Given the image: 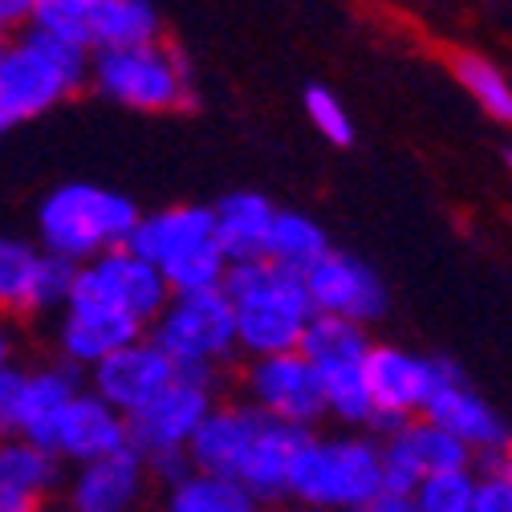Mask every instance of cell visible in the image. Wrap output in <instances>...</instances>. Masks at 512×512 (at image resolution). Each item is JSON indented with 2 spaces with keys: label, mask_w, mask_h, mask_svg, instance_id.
Segmentation results:
<instances>
[{
  "label": "cell",
  "mask_w": 512,
  "mask_h": 512,
  "mask_svg": "<svg viewBox=\"0 0 512 512\" xmlns=\"http://www.w3.org/2000/svg\"><path fill=\"white\" fill-rule=\"evenodd\" d=\"M37 265H41V248L17 236H0V313L33 317Z\"/></svg>",
  "instance_id": "obj_27"
},
{
  "label": "cell",
  "mask_w": 512,
  "mask_h": 512,
  "mask_svg": "<svg viewBox=\"0 0 512 512\" xmlns=\"http://www.w3.org/2000/svg\"><path fill=\"white\" fill-rule=\"evenodd\" d=\"M240 395L261 415L301 427V431H313L330 415L322 378H317L313 362L301 350L273 354V358H248V366L240 374Z\"/></svg>",
  "instance_id": "obj_10"
},
{
  "label": "cell",
  "mask_w": 512,
  "mask_h": 512,
  "mask_svg": "<svg viewBox=\"0 0 512 512\" xmlns=\"http://www.w3.org/2000/svg\"><path fill=\"white\" fill-rule=\"evenodd\" d=\"M212 212H216V240L228 256V265L265 261L273 220H277V208L265 196H256V191H232Z\"/></svg>",
  "instance_id": "obj_23"
},
{
  "label": "cell",
  "mask_w": 512,
  "mask_h": 512,
  "mask_svg": "<svg viewBox=\"0 0 512 512\" xmlns=\"http://www.w3.org/2000/svg\"><path fill=\"white\" fill-rule=\"evenodd\" d=\"M411 443H415V452H419V464L423 472H472L476 456H472V447L460 443L452 431H443L427 419H411Z\"/></svg>",
  "instance_id": "obj_29"
},
{
  "label": "cell",
  "mask_w": 512,
  "mask_h": 512,
  "mask_svg": "<svg viewBox=\"0 0 512 512\" xmlns=\"http://www.w3.org/2000/svg\"><path fill=\"white\" fill-rule=\"evenodd\" d=\"M5 45H9V37H0V57H5Z\"/></svg>",
  "instance_id": "obj_41"
},
{
  "label": "cell",
  "mask_w": 512,
  "mask_h": 512,
  "mask_svg": "<svg viewBox=\"0 0 512 512\" xmlns=\"http://www.w3.org/2000/svg\"><path fill=\"white\" fill-rule=\"evenodd\" d=\"M5 126H9V118H5V110H0V135H5Z\"/></svg>",
  "instance_id": "obj_39"
},
{
  "label": "cell",
  "mask_w": 512,
  "mask_h": 512,
  "mask_svg": "<svg viewBox=\"0 0 512 512\" xmlns=\"http://www.w3.org/2000/svg\"><path fill=\"white\" fill-rule=\"evenodd\" d=\"M25 366H9L0 370V439H13L21 435V395H25Z\"/></svg>",
  "instance_id": "obj_33"
},
{
  "label": "cell",
  "mask_w": 512,
  "mask_h": 512,
  "mask_svg": "<svg viewBox=\"0 0 512 512\" xmlns=\"http://www.w3.org/2000/svg\"><path fill=\"white\" fill-rule=\"evenodd\" d=\"M13 366V338L9 330H0V370H9Z\"/></svg>",
  "instance_id": "obj_37"
},
{
  "label": "cell",
  "mask_w": 512,
  "mask_h": 512,
  "mask_svg": "<svg viewBox=\"0 0 512 512\" xmlns=\"http://www.w3.org/2000/svg\"><path fill=\"white\" fill-rule=\"evenodd\" d=\"M139 338H147V326L139 317H131L118 305H106V301H70L66 313H61V326H57L61 362H70L86 374L98 362H106L110 354L135 346Z\"/></svg>",
  "instance_id": "obj_14"
},
{
  "label": "cell",
  "mask_w": 512,
  "mask_h": 512,
  "mask_svg": "<svg viewBox=\"0 0 512 512\" xmlns=\"http://www.w3.org/2000/svg\"><path fill=\"white\" fill-rule=\"evenodd\" d=\"M171 382H175V362L151 338H139L135 346H126V350L110 354L106 362H98L90 370L86 387L102 403H110L122 419H131L143 407H151Z\"/></svg>",
  "instance_id": "obj_13"
},
{
  "label": "cell",
  "mask_w": 512,
  "mask_h": 512,
  "mask_svg": "<svg viewBox=\"0 0 512 512\" xmlns=\"http://www.w3.org/2000/svg\"><path fill=\"white\" fill-rule=\"evenodd\" d=\"M61 488H66V464L53 452L21 435L0 439V508L45 512Z\"/></svg>",
  "instance_id": "obj_20"
},
{
  "label": "cell",
  "mask_w": 512,
  "mask_h": 512,
  "mask_svg": "<svg viewBox=\"0 0 512 512\" xmlns=\"http://www.w3.org/2000/svg\"><path fill=\"white\" fill-rule=\"evenodd\" d=\"M476 512H512V484L500 472H484L476 484Z\"/></svg>",
  "instance_id": "obj_34"
},
{
  "label": "cell",
  "mask_w": 512,
  "mask_h": 512,
  "mask_svg": "<svg viewBox=\"0 0 512 512\" xmlns=\"http://www.w3.org/2000/svg\"><path fill=\"white\" fill-rule=\"evenodd\" d=\"M366 382L374 415L382 411L395 419H419L435 391V358H419L403 346H370Z\"/></svg>",
  "instance_id": "obj_17"
},
{
  "label": "cell",
  "mask_w": 512,
  "mask_h": 512,
  "mask_svg": "<svg viewBox=\"0 0 512 512\" xmlns=\"http://www.w3.org/2000/svg\"><path fill=\"white\" fill-rule=\"evenodd\" d=\"M305 114L317 126V135H326L334 147H350L354 143V122H350L346 106L326 86H309L305 90Z\"/></svg>",
  "instance_id": "obj_32"
},
{
  "label": "cell",
  "mask_w": 512,
  "mask_h": 512,
  "mask_svg": "<svg viewBox=\"0 0 512 512\" xmlns=\"http://www.w3.org/2000/svg\"><path fill=\"white\" fill-rule=\"evenodd\" d=\"M216 382L220 374H196V370H175V382L139 415L126 419L131 427V447L143 460L187 452L204 419L216 411Z\"/></svg>",
  "instance_id": "obj_9"
},
{
  "label": "cell",
  "mask_w": 512,
  "mask_h": 512,
  "mask_svg": "<svg viewBox=\"0 0 512 512\" xmlns=\"http://www.w3.org/2000/svg\"><path fill=\"white\" fill-rule=\"evenodd\" d=\"M261 508L265 504H256L236 480L208 472H187L163 496V512H261Z\"/></svg>",
  "instance_id": "obj_26"
},
{
  "label": "cell",
  "mask_w": 512,
  "mask_h": 512,
  "mask_svg": "<svg viewBox=\"0 0 512 512\" xmlns=\"http://www.w3.org/2000/svg\"><path fill=\"white\" fill-rule=\"evenodd\" d=\"M82 391H86V382H82L78 366H70V362L33 366L25 378V395H21V439L53 452L57 423Z\"/></svg>",
  "instance_id": "obj_22"
},
{
  "label": "cell",
  "mask_w": 512,
  "mask_h": 512,
  "mask_svg": "<svg viewBox=\"0 0 512 512\" xmlns=\"http://www.w3.org/2000/svg\"><path fill=\"white\" fill-rule=\"evenodd\" d=\"M33 25L82 45L86 53L159 41V13L151 0H45Z\"/></svg>",
  "instance_id": "obj_8"
},
{
  "label": "cell",
  "mask_w": 512,
  "mask_h": 512,
  "mask_svg": "<svg viewBox=\"0 0 512 512\" xmlns=\"http://www.w3.org/2000/svg\"><path fill=\"white\" fill-rule=\"evenodd\" d=\"M70 301H106V305H118V309L139 317V322L151 330V322H155V317L167 309V301H171V285H167V277L151 261H143L139 252L114 248V252H106V256H98V261H90V265L78 269Z\"/></svg>",
  "instance_id": "obj_12"
},
{
  "label": "cell",
  "mask_w": 512,
  "mask_h": 512,
  "mask_svg": "<svg viewBox=\"0 0 512 512\" xmlns=\"http://www.w3.org/2000/svg\"><path fill=\"white\" fill-rule=\"evenodd\" d=\"M366 358L313 366L317 378H322V391H326V411L338 423H346V427H370V419H374V399H370V382H366Z\"/></svg>",
  "instance_id": "obj_25"
},
{
  "label": "cell",
  "mask_w": 512,
  "mask_h": 512,
  "mask_svg": "<svg viewBox=\"0 0 512 512\" xmlns=\"http://www.w3.org/2000/svg\"><path fill=\"white\" fill-rule=\"evenodd\" d=\"M135 224H139L135 200L98 183H61L49 191L37 212L41 252L61 256V261L78 269L114 248H126Z\"/></svg>",
  "instance_id": "obj_2"
},
{
  "label": "cell",
  "mask_w": 512,
  "mask_h": 512,
  "mask_svg": "<svg viewBox=\"0 0 512 512\" xmlns=\"http://www.w3.org/2000/svg\"><path fill=\"white\" fill-rule=\"evenodd\" d=\"M224 293L236 313V346L248 358H273V354L301 350L305 330L317 317L305 293V277L273 261L232 265Z\"/></svg>",
  "instance_id": "obj_1"
},
{
  "label": "cell",
  "mask_w": 512,
  "mask_h": 512,
  "mask_svg": "<svg viewBox=\"0 0 512 512\" xmlns=\"http://www.w3.org/2000/svg\"><path fill=\"white\" fill-rule=\"evenodd\" d=\"M90 70V53L82 45L29 25L5 45V57H0V110L9 122L37 118L78 94Z\"/></svg>",
  "instance_id": "obj_5"
},
{
  "label": "cell",
  "mask_w": 512,
  "mask_h": 512,
  "mask_svg": "<svg viewBox=\"0 0 512 512\" xmlns=\"http://www.w3.org/2000/svg\"><path fill=\"white\" fill-rule=\"evenodd\" d=\"M289 512H322V508H301V504H297V508H289Z\"/></svg>",
  "instance_id": "obj_40"
},
{
  "label": "cell",
  "mask_w": 512,
  "mask_h": 512,
  "mask_svg": "<svg viewBox=\"0 0 512 512\" xmlns=\"http://www.w3.org/2000/svg\"><path fill=\"white\" fill-rule=\"evenodd\" d=\"M452 70L460 78V86L472 94V102H480V110L496 122H512V82L492 66L480 53H456Z\"/></svg>",
  "instance_id": "obj_28"
},
{
  "label": "cell",
  "mask_w": 512,
  "mask_h": 512,
  "mask_svg": "<svg viewBox=\"0 0 512 512\" xmlns=\"http://www.w3.org/2000/svg\"><path fill=\"white\" fill-rule=\"evenodd\" d=\"M126 248L151 261L167 277L171 293L224 289L232 269L216 240V212L200 204H175V208L139 216Z\"/></svg>",
  "instance_id": "obj_3"
},
{
  "label": "cell",
  "mask_w": 512,
  "mask_h": 512,
  "mask_svg": "<svg viewBox=\"0 0 512 512\" xmlns=\"http://www.w3.org/2000/svg\"><path fill=\"white\" fill-rule=\"evenodd\" d=\"M45 0H0V37L13 29H29Z\"/></svg>",
  "instance_id": "obj_35"
},
{
  "label": "cell",
  "mask_w": 512,
  "mask_h": 512,
  "mask_svg": "<svg viewBox=\"0 0 512 512\" xmlns=\"http://www.w3.org/2000/svg\"><path fill=\"white\" fill-rule=\"evenodd\" d=\"M427 423L443 427V431H452L460 443L472 447V456L484 460V472L496 468V460L512 447V431L508 423L468 387L464 374L456 362H447V358H435V391L423 407Z\"/></svg>",
  "instance_id": "obj_11"
},
{
  "label": "cell",
  "mask_w": 512,
  "mask_h": 512,
  "mask_svg": "<svg viewBox=\"0 0 512 512\" xmlns=\"http://www.w3.org/2000/svg\"><path fill=\"white\" fill-rule=\"evenodd\" d=\"M411 427V423H407ZM395 431L387 439H378L382 443V488H387L391 496H415V488L423 484V464H419V452H415V443H411V431Z\"/></svg>",
  "instance_id": "obj_31"
},
{
  "label": "cell",
  "mask_w": 512,
  "mask_h": 512,
  "mask_svg": "<svg viewBox=\"0 0 512 512\" xmlns=\"http://www.w3.org/2000/svg\"><path fill=\"white\" fill-rule=\"evenodd\" d=\"M126 447H131V427L90 387L66 407V415L57 423V435H53V456L74 468L106 460L114 452H126Z\"/></svg>",
  "instance_id": "obj_18"
},
{
  "label": "cell",
  "mask_w": 512,
  "mask_h": 512,
  "mask_svg": "<svg viewBox=\"0 0 512 512\" xmlns=\"http://www.w3.org/2000/svg\"><path fill=\"white\" fill-rule=\"evenodd\" d=\"M147 338L175 362V370L220 374L236 346V313L224 289L171 293L167 309L151 322Z\"/></svg>",
  "instance_id": "obj_6"
},
{
  "label": "cell",
  "mask_w": 512,
  "mask_h": 512,
  "mask_svg": "<svg viewBox=\"0 0 512 512\" xmlns=\"http://www.w3.org/2000/svg\"><path fill=\"white\" fill-rule=\"evenodd\" d=\"M330 240L322 232V224L301 216V212H277L273 220V236H269V252H265V261L289 269V273H309L322 256H330Z\"/></svg>",
  "instance_id": "obj_24"
},
{
  "label": "cell",
  "mask_w": 512,
  "mask_h": 512,
  "mask_svg": "<svg viewBox=\"0 0 512 512\" xmlns=\"http://www.w3.org/2000/svg\"><path fill=\"white\" fill-rule=\"evenodd\" d=\"M94 86L126 106V110H187L191 106V70L179 57V49L151 41V45H131V49H106L94 57Z\"/></svg>",
  "instance_id": "obj_7"
},
{
  "label": "cell",
  "mask_w": 512,
  "mask_h": 512,
  "mask_svg": "<svg viewBox=\"0 0 512 512\" xmlns=\"http://www.w3.org/2000/svg\"><path fill=\"white\" fill-rule=\"evenodd\" d=\"M476 472H431L415 488V512H476Z\"/></svg>",
  "instance_id": "obj_30"
},
{
  "label": "cell",
  "mask_w": 512,
  "mask_h": 512,
  "mask_svg": "<svg viewBox=\"0 0 512 512\" xmlns=\"http://www.w3.org/2000/svg\"><path fill=\"white\" fill-rule=\"evenodd\" d=\"M265 415L248 407L244 399L236 403H216V411L204 419V427L196 431V439L187 443V464L191 472H208V476H224L236 480L244 460H248V447L261 431Z\"/></svg>",
  "instance_id": "obj_19"
},
{
  "label": "cell",
  "mask_w": 512,
  "mask_h": 512,
  "mask_svg": "<svg viewBox=\"0 0 512 512\" xmlns=\"http://www.w3.org/2000/svg\"><path fill=\"white\" fill-rule=\"evenodd\" d=\"M382 492V443L374 435H309L289 472V500L322 512H366Z\"/></svg>",
  "instance_id": "obj_4"
},
{
  "label": "cell",
  "mask_w": 512,
  "mask_h": 512,
  "mask_svg": "<svg viewBox=\"0 0 512 512\" xmlns=\"http://www.w3.org/2000/svg\"><path fill=\"white\" fill-rule=\"evenodd\" d=\"M492 472H500V476H504V480L512 484V447H508V452H504V456L496 460V468H492Z\"/></svg>",
  "instance_id": "obj_38"
},
{
  "label": "cell",
  "mask_w": 512,
  "mask_h": 512,
  "mask_svg": "<svg viewBox=\"0 0 512 512\" xmlns=\"http://www.w3.org/2000/svg\"><path fill=\"white\" fill-rule=\"evenodd\" d=\"M366 512H415V504H411V496H391V492H382Z\"/></svg>",
  "instance_id": "obj_36"
},
{
  "label": "cell",
  "mask_w": 512,
  "mask_h": 512,
  "mask_svg": "<svg viewBox=\"0 0 512 512\" xmlns=\"http://www.w3.org/2000/svg\"><path fill=\"white\" fill-rule=\"evenodd\" d=\"M313 431H301V427H289V423H277L265 415L261 431H256L252 447H248V460L236 476V484L256 500V504H281L289 500V472H293V460L305 447Z\"/></svg>",
  "instance_id": "obj_21"
},
{
  "label": "cell",
  "mask_w": 512,
  "mask_h": 512,
  "mask_svg": "<svg viewBox=\"0 0 512 512\" xmlns=\"http://www.w3.org/2000/svg\"><path fill=\"white\" fill-rule=\"evenodd\" d=\"M508 167H512V151H508Z\"/></svg>",
  "instance_id": "obj_42"
},
{
  "label": "cell",
  "mask_w": 512,
  "mask_h": 512,
  "mask_svg": "<svg viewBox=\"0 0 512 512\" xmlns=\"http://www.w3.org/2000/svg\"><path fill=\"white\" fill-rule=\"evenodd\" d=\"M0 512H9V508H0Z\"/></svg>",
  "instance_id": "obj_43"
},
{
  "label": "cell",
  "mask_w": 512,
  "mask_h": 512,
  "mask_svg": "<svg viewBox=\"0 0 512 512\" xmlns=\"http://www.w3.org/2000/svg\"><path fill=\"white\" fill-rule=\"evenodd\" d=\"M147 484V460L135 447H126V452L74 468L61 496H66V512H139V504L147 500Z\"/></svg>",
  "instance_id": "obj_16"
},
{
  "label": "cell",
  "mask_w": 512,
  "mask_h": 512,
  "mask_svg": "<svg viewBox=\"0 0 512 512\" xmlns=\"http://www.w3.org/2000/svg\"><path fill=\"white\" fill-rule=\"evenodd\" d=\"M305 293L313 301V313L342 317V322L366 326L387 309V289L374 277L370 265H362L350 252H330L305 273Z\"/></svg>",
  "instance_id": "obj_15"
}]
</instances>
